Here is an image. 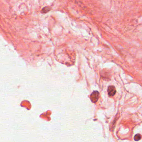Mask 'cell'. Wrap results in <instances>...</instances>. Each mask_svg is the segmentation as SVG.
Returning <instances> with one entry per match:
<instances>
[{"label": "cell", "instance_id": "cell-2", "mask_svg": "<svg viewBox=\"0 0 142 142\" xmlns=\"http://www.w3.org/2000/svg\"><path fill=\"white\" fill-rule=\"evenodd\" d=\"M108 93L110 97H113L116 93V88L113 85H110L108 88Z\"/></svg>", "mask_w": 142, "mask_h": 142}, {"label": "cell", "instance_id": "cell-3", "mask_svg": "<svg viewBox=\"0 0 142 142\" xmlns=\"http://www.w3.org/2000/svg\"><path fill=\"white\" fill-rule=\"evenodd\" d=\"M141 138V135L140 134H136L134 136V138L135 141H139V140H140Z\"/></svg>", "mask_w": 142, "mask_h": 142}, {"label": "cell", "instance_id": "cell-1", "mask_svg": "<svg viewBox=\"0 0 142 142\" xmlns=\"http://www.w3.org/2000/svg\"><path fill=\"white\" fill-rule=\"evenodd\" d=\"M100 97V93L98 91H94L90 96V99L93 103H96Z\"/></svg>", "mask_w": 142, "mask_h": 142}]
</instances>
